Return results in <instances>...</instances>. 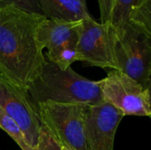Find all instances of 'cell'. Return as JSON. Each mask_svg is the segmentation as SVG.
<instances>
[{
	"mask_svg": "<svg viewBox=\"0 0 151 150\" xmlns=\"http://www.w3.org/2000/svg\"><path fill=\"white\" fill-rule=\"evenodd\" d=\"M0 129L4 131L21 150H36L27 142L19 126L0 108Z\"/></svg>",
	"mask_w": 151,
	"mask_h": 150,
	"instance_id": "8fae6325",
	"label": "cell"
},
{
	"mask_svg": "<svg viewBox=\"0 0 151 150\" xmlns=\"http://www.w3.org/2000/svg\"><path fill=\"white\" fill-rule=\"evenodd\" d=\"M114 27L96 22L93 18L81 20L77 44L78 61L90 66L116 70Z\"/></svg>",
	"mask_w": 151,
	"mask_h": 150,
	"instance_id": "8992f818",
	"label": "cell"
},
{
	"mask_svg": "<svg viewBox=\"0 0 151 150\" xmlns=\"http://www.w3.org/2000/svg\"><path fill=\"white\" fill-rule=\"evenodd\" d=\"M114 56L118 71L145 88L151 84V31L127 20L114 27Z\"/></svg>",
	"mask_w": 151,
	"mask_h": 150,
	"instance_id": "3957f363",
	"label": "cell"
},
{
	"mask_svg": "<svg viewBox=\"0 0 151 150\" xmlns=\"http://www.w3.org/2000/svg\"><path fill=\"white\" fill-rule=\"evenodd\" d=\"M102 98L125 116L150 117V88H145L136 80L118 70H111L102 79Z\"/></svg>",
	"mask_w": 151,
	"mask_h": 150,
	"instance_id": "5b68a950",
	"label": "cell"
},
{
	"mask_svg": "<svg viewBox=\"0 0 151 150\" xmlns=\"http://www.w3.org/2000/svg\"><path fill=\"white\" fill-rule=\"evenodd\" d=\"M42 14L48 19L81 21L92 18L86 0H38Z\"/></svg>",
	"mask_w": 151,
	"mask_h": 150,
	"instance_id": "30bf717a",
	"label": "cell"
},
{
	"mask_svg": "<svg viewBox=\"0 0 151 150\" xmlns=\"http://www.w3.org/2000/svg\"><path fill=\"white\" fill-rule=\"evenodd\" d=\"M8 6H14L29 13L43 15L38 0H0V10Z\"/></svg>",
	"mask_w": 151,
	"mask_h": 150,
	"instance_id": "5bb4252c",
	"label": "cell"
},
{
	"mask_svg": "<svg viewBox=\"0 0 151 150\" xmlns=\"http://www.w3.org/2000/svg\"><path fill=\"white\" fill-rule=\"evenodd\" d=\"M101 86L102 80H88L71 66L62 70L46 58L27 91L35 106L46 102L96 106L104 103Z\"/></svg>",
	"mask_w": 151,
	"mask_h": 150,
	"instance_id": "7a4b0ae2",
	"label": "cell"
},
{
	"mask_svg": "<svg viewBox=\"0 0 151 150\" xmlns=\"http://www.w3.org/2000/svg\"><path fill=\"white\" fill-rule=\"evenodd\" d=\"M88 107L50 102L35 105L41 125L61 147L72 150H88L85 118Z\"/></svg>",
	"mask_w": 151,
	"mask_h": 150,
	"instance_id": "277c9868",
	"label": "cell"
},
{
	"mask_svg": "<svg viewBox=\"0 0 151 150\" xmlns=\"http://www.w3.org/2000/svg\"><path fill=\"white\" fill-rule=\"evenodd\" d=\"M36 150H63L62 147L54 140V138L41 125L39 138L37 141Z\"/></svg>",
	"mask_w": 151,
	"mask_h": 150,
	"instance_id": "9a60e30c",
	"label": "cell"
},
{
	"mask_svg": "<svg viewBox=\"0 0 151 150\" xmlns=\"http://www.w3.org/2000/svg\"><path fill=\"white\" fill-rule=\"evenodd\" d=\"M147 0H115L110 24L117 27L128 20L131 12Z\"/></svg>",
	"mask_w": 151,
	"mask_h": 150,
	"instance_id": "7c38bea8",
	"label": "cell"
},
{
	"mask_svg": "<svg viewBox=\"0 0 151 150\" xmlns=\"http://www.w3.org/2000/svg\"><path fill=\"white\" fill-rule=\"evenodd\" d=\"M114 1L115 0H98L102 24H106V23L110 24Z\"/></svg>",
	"mask_w": 151,
	"mask_h": 150,
	"instance_id": "2e32d148",
	"label": "cell"
},
{
	"mask_svg": "<svg viewBox=\"0 0 151 150\" xmlns=\"http://www.w3.org/2000/svg\"><path fill=\"white\" fill-rule=\"evenodd\" d=\"M151 0L145 1L142 5L134 9L130 16L128 20L133 21L147 30L151 31Z\"/></svg>",
	"mask_w": 151,
	"mask_h": 150,
	"instance_id": "4fadbf2b",
	"label": "cell"
},
{
	"mask_svg": "<svg viewBox=\"0 0 151 150\" xmlns=\"http://www.w3.org/2000/svg\"><path fill=\"white\" fill-rule=\"evenodd\" d=\"M81 21H66L46 18L37 28V38L47 49V59L65 48H77Z\"/></svg>",
	"mask_w": 151,
	"mask_h": 150,
	"instance_id": "9c48e42d",
	"label": "cell"
},
{
	"mask_svg": "<svg viewBox=\"0 0 151 150\" xmlns=\"http://www.w3.org/2000/svg\"><path fill=\"white\" fill-rule=\"evenodd\" d=\"M45 19L14 6L0 10V74L25 89L46 60L37 38Z\"/></svg>",
	"mask_w": 151,
	"mask_h": 150,
	"instance_id": "6da1fadb",
	"label": "cell"
},
{
	"mask_svg": "<svg viewBox=\"0 0 151 150\" xmlns=\"http://www.w3.org/2000/svg\"><path fill=\"white\" fill-rule=\"evenodd\" d=\"M0 108L19 126L27 142L36 148L41 121L37 110L22 88L0 74Z\"/></svg>",
	"mask_w": 151,
	"mask_h": 150,
	"instance_id": "52a82bcc",
	"label": "cell"
},
{
	"mask_svg": "<svg viewBox=\"0 0 151 150\" xmlns=\"http://www.w3.org/2000/svg\"><path fill=\"white\" fill-rule=\"evenodd\" d=\"M125 115L107 103L89 106L85 118L88 150H113L116 133Z\"/></svg>",
	"mask_w": 151,
	"mask_h": 150,
	"instance_id": "ba28073f",
	"label": "cell"
},
{
	"mask_svg": "<svg viewBox=\"0 0 151 150\" xmlns=\"http://www.w3.org/2000/svg\"><path fill=\"white\" fill-rule=\"evenodd\" d=\"M62 149H63V150H72L68 149V148H66V147H62Z\"/></svg>",
	"mask_w": 151,
	"mask_h": 150,
	"instance_id": "e0dca14e",
	"label": "cell"
}]
</instances>
